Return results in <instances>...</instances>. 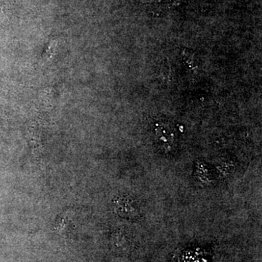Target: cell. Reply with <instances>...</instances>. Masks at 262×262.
I'll list each match as a JSON object with an SVG mask.
<instances>
[{"label": "cell", "instance_id": "6da1fadb", "mask_svg": "<svg viewBox=\"0 0 262 262\" xmlns=\"http://www.w3.org/2000/svg\"><path fill=\"white\" fill-rule=\"evenodd\" d=\"M114 210L119 217L126 219H136L140 211L137 202L130 197H117L114 201Z\"/></svg>", "mask_w": 262, "mask_h": 262}]
</instances>
